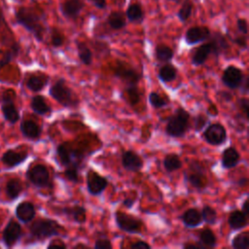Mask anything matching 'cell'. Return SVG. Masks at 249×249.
Returning <instances> with one entry per match:
<instances>
[{
	"mask_svg": "<svg viewBox=\"0 0 249 249\" xmlns=\"http://www.w3.org/2000/svg\"><path fill=\"white\" fill-rule=\"evenodd\" d=\"M16 21L42 42L46 31V15L38 7H19L15 14Z\"/></svg>",
	"mask_w": 249,
	"mask_h": 249,
	"instance_id": "1",
	"label": "cell"
},
{
	"mask_svg": "<svg viewBox=\"0 0 249 249\" xmlns=\"http://www.w3.org/2000/svg\"><path fill=\"white\" fill-rule=\"evenodd\" d=\"M190 127V114L184 108L179 107L167 120L165 133L174 138L183 137Z\"/></svg>",
	"mask_w": 249,
	"mask_h": 249,
	"instance_id": "2",
	"label": "cell"
},
{
	"mask_svg": "<svg viewBox=\"0 0 249 249\" xmlns=\"http://www.w3.org/2000/svg\"><path fill=\"white\" fill-rule=\"evenodd\" d=\"M50 95L60 105L66 108H76L79 105V99L75 92L67 86L63 78L58 79L50 88Z\"/></svg>",
	"mask_w": 249,
	"mask_h": 249,
	"instance_id": "3",
	"label": "cell"
},
{
	"mask_svg": "<svg viewBox=\"0 0 249 249\" xmlns=\"http://www.w3.org/2000/svg\"><path fill=\"white\" fill-rule=\"evenodd\" d=\"M60 225L51 219L36 220L30 227V234L36 239H45L60 234Z\"/></svg>",
	"mask_w": 249,
	"mask_h": 249,
	"instance_id": "4",
	"label": "cell"
},
{
	"mask_svg": "<svg viewBox=\"0 0 249 249\" xmlns=\"http://www.w3.org/2000/svg\"><path fill=\"white\" fill-rule=\"evenodd\" d=\"M27 179L37 188H50L52 186L48 168L43 164H35L26 172Z\"/></svg>",
	"mask_w": 249,
	"mask_h": 249,
	"instance_id": "5",
	"label": "cell"
},
{
	"mask_svg": "<svg viewBox=\"0 0 249 249\" xmlns=\"http://www.w3.org/2000/svg\"><path fill=\"white\" fill-rule=\"evenodd\" d=\"M115 222L117 227L127 233H139L142 230V222L134 216L117 211L115 212Z\"/></svg>",
	"mask_w": 249,
	"mask_h": 249,
	"instance_id": "6",
	"label": "cell"
},
{
	"mask_svg": "<svg viewBox=\"0 0 249 249\" xmlns=\"http://www.w3.org/2000/svg\"><path fill=\"white\" fill-rule=\"evenodd\" d=\"M114 76L123 81L125 86L137 85L141 79V74L137 70L123 61H117Z\"/></svg>",
	"mask_w": 249,
	"mask_h": 249,
	"instance_id": "7",
	"label": "cell"
},
{
	"mask_svg": "<svg viewBox=\"0 0 249 249\" xmlns=\"http://www.w3.org/2000/svg\"><path fill=\"white\" fill-rule=\"evenodd\" d=\"M203 138L212 146H220L227 141L228 134L223 124L220 123H213L203 131Z\"/></svg>",
	"mask_w": 249,
	"mask_h": 249,
	"instance_id": "8",
	"label": "cell"
},
{
	"mask_svg": "<svg viewBox=\"0 0 249 249\" xmlns=\"http://www.w3.org/2000/svg\"><path fill=\"white\" fill-rule=\"evenodd\" d=\"M56 154L60 162L64 166H78L81 164L83 155L77 151L72 150L66 144H60L56 148Z\"/></svg>",
	"mask_w": 249,
	"mask_h": 249,
	"instance_id": "9",
	"label": "cell"
},
{
	"mask_svg": "<svg viewBox=\"0 0 249 249\" xmlns=\"http://www.w3.org/2000/svg\"><path fill=\"white\" fill-rule=\"evenodd\" d=\"M189 172L185 173L187 181L191 184L192 187L197 190H201L204 188L206 184L205 172L202 165L198 162H193L190 164Z\"/></svg>",
	"mask_w": 249,
	"mask_h": 249,
	"instance_id": "10",
	"label": "cell"
},
{
	"mask_svg": "<svg viewBox=\"0 0 249 249\" xmlns=\"http://www.w3.org/2000/svg\"><path fill=\"white\" fill-rule=\"evenodd\" d=\"M243 78H244V75L241 69H239L236 66L230 65L224 69V72L222 75V82L229 89H239L243 81Z\"/></svg>",
	"mask_w": 249,
	"mask_h": 249,
	"instance_id": "11",
	"label": "cell"
},
{
	"mask_svg": "<svg viewBox=\"0 0 249 249\" xmlns=\"http://www.w3.org/2000/svg\"><path fill=\"white\" fill-rule=\"evenodd\" d=\"M211 35V31L207 26L196 25L190 27L185 33V41L189 46L204 42L208 40Z\"/></svg>",
	"mask_w": 249,
	"mask_h": 249,
	"instance_id": "12",
	"label": "cell"
},
{
	"mask_svg": "<svg viewBox=\"0 0 249 249\" xmlns=\"http://www.w3.org/2000/svg\"><path fill=\"white\" fill-rule=\"evenodd\" d=\"M108 186V181L105 177L99 175L97 172L90 170L87 176V189L91 196H98L102 194Z\"/></svg>",
	"mask_w": 249,
	"mask_h": 249,
	"instance_id": "13",
	"label": "cell"
},
{
	"mask_svg": "<svg viewBox=\"0 0 249 249\" xmlns=\"http://www.w3.org/2000/svg\"><path fill=\"white\" fill-rule=\"evenodd\" d=\"M122 165L127 171L137 172L143 167V160L138 154L128 150L122 154Z\"/></svg>",
	"mask_w": 249,
	"mask_h": 249,
	"instance_id": "14",
	"label": "cell"
},
{
	"mask_svg": "<svg viewBox=\"0 0 249 249\" xmlns=\"http://www.w3.org/2000/svg\"><path fill=\"white\" fill-rule=\"evenodd\" d=\"M84 7L85 4L83 0H66L60 4L59 9L64 18L68 19H75L80 15Z\"/></svg>",
	"mask_w": 249,
	"mask_h": 249,
	"instance_id": "15",
	"label": "cell"
},
{
	"mask_svg": "<svg viewBox=\"0 0 249 249\" xmlns=\"http://www.w3.org/2000/svg\"><path fill=\"white\" fill-rule=\"evenodd\" d=\"M2 113L4 115V118L11 124H15L19 119V113L15 106V103L8 91L3 95V102H2Z\"/></svg>",
	"mask_w": 249,
	"mask_h": 249,
	"instance_id": "16",
	"label": "cell"
},
{
	"mask_svg": "<svg viewBox=\"0 0 249 249\" xmlns=\"http://www.w3.org/2000/svg\"><path fill=\"white\" fill-rule=\"evenodd\" d=\"M21 236V227L16 221L11 220L3 231V240L6 246H13Z\"/></svg>",
	"mask_w": 249,
	"mask_h": 249,
	"instance_id": "17",
	"label": "cell"
},
{
	"mask_svg": "<svg viewBox=\"0 0 249 249\" xmlns=\"http://www.w3.org/2000/svg\"><path fill=\"white\" fill-rule=\"evenodd\" d=\"M208 40L212 45V53L215 55L223 54L229 50L228 41L221 32L211 33Z\"/></svg>",
	"mask_w": 249,
	"mask_h": 249,
	"instance_id": "18",
	"label": "cell"
},
{
	"mask_svg": "<svg viewBox=\"0 0 249 249\" xmlns=\"http://www.w3.org/2000/svg\"><path fill=\"white\" fill-rule=\"evenodd\" d=\"M35 207L29 201H22L16 208V216L22 223H28L35 217Z\"/></svg>",
	"mask_w": 249,
	"mask_h": 249,
	"instance_id": "19",
	"label": "cell"
},
{
	"mask_svg": "<svg viewBox=\"0 0 249 249\" xmlns=\"http://www.w3.org/2000/svg\"><path fill=\"white\" fill-rule=\"evenodd\" d=\"M239 160H240V155L234 147L230 146L224 150L222 154V160H221L223 168H226V169L233 168L234 166L237 165Z\"/></svg>",
	"mask_w": 249,
	"mask_h": 249,
	"instance_id": "20",
	"label": "cell"
},
{
	"mask_svg": "<svg viewBox=\"0 0 249 249\" xmlns=\"http://www.w3.org/2000/svg\"><path fill=\"white\" fill-rule=\"evenodd\" d=\"M211 53H212V45L208 41L207 43L200 45L199 47H197L195 50V52L192 55V63L196 66L202 65L208 58L209 54H211Z\"/></svg>",
	"mask_w": 249,
	"mask_h": 249,
	"instance_id": "21",
	"label": "cell"
},
{
	"mask_svg": "<svg viewBox=\"0 0 249 249\" xmlns=\"http://www.w3.org/2000/svg\"><path fill=\"white\" fill-rule=\"evenodd\" d=\"M61 213L65 215L68 219H71L73 222L78 224H83L87 220L86 209L83 206L75 205L71 207H63L61 209Z\"/></svg>",
	"mask_w": 249,
	"mask_h": 249,
	"instance_id": "22",
	"label": "cell"
},
{
	"mask_svg": "<svg viewBox=\"0 0 249 249\" xmlns=\"http://www.w3.org/2000/svg\"><path fill=\"white\" fill-rule=\"evenodd\" d=\"M28 155L26 152H16L14 150H8L2 156V161L9 167H14L27 159Z\"/></svg>",
	"mask_w": 249,
	"mask_h": 249,
	"instance_id": "23",
	"label": "cell"
},
{
	"mask_svg": "<svg viewBox=\"0 0 249 249\" xmlns=\"http://www.w3.org/2000/svg\"><path fill=\"white\" fill-rule=\"evenodd\" d=\"M181 220H182L184 226L187 228H190V229L196 228V227L200 226V224L202 223L200 212L196 208L187 209L183 213Z\"/></svg>",
	"mask_w": 249,
	"mask_h": 249,
	"instance_id": "24",
	"label": "cell"
},
{
	"mask_svg": "<svg viewBox=\"0 0 249 249\" xmlns=\"http://www.w3.org/2000/svg\"><path fill=\"white\" fill-rule=\"evenodd\" d=\"M247 215L241 210L232 211L228 219L229 226L232 231H238L247 226Z\"/></svg>",
	"mask_w": 249,
	"mask_h": 249,
	"instance_id": "25",
	"label": "cell"
},
{
	"mask_svg": "<svg viewBox=\"0 0 249 249\" xmlns=\"http://www.w3.org/2000/svg\"><path fill=\"white\" fill-rule=\"evenodd\" d=\"M20 131L29 139H37L42 133L41 127L31 120H25L20 124Z\"/></svg>",
	"mask_w": 249,
	"mask_h": 249,
	"instance_id": "26",
	"label": "cell"
},
{
	"mask_svg": "<svg viewBox=\"0 0 249 249\" xmlns=\"http://www.w3.org/2000/svg\"><path fill=\"white\" fill-rule=\"evenodd\" d=\"M125 18L131 22L140 23L144 19V11L142 9L141 4L134 2L130 3L125 11Z\"/></svg>",
	"mask_w": 249,
	"mask_h": 249,
	"instance_id": "27",
	"label": "cell"
},
{
	"mask_svg": "<svg viewBox=\"0 0 249 249\" xmlns=\"http://www.w3.org/2000/svg\"><path fill=\"white\" fill-rule=\"evenodd\" d=\"M108 25L114 30H121L126 25L125 15L122 11H113L107 17Z\"/></svg>",
	"mask_w": 249,
	"mask_h": 249,
	"instance_id": "28",
	"label": "cell"
},
{
	"mask_svg": "<svg viewBox=\"0 0 249 249\" xmlns=\"http://www.w3.org/2000/svg\"><path fill=\"white\" fill-rule=\"evenodd\" d=\"M49 82V78L45 75H32L28 78L27 82H26V87L34 91V92H38L41 91L48 84Z\"/></svg>",
	"mask_w": 249,
	"mask_h": 249,
	"instance_id": "29",
	"label": "cell"
},
{
	"mask_svg": "<svg viewBox=\"0 0 249 249\" xmlns=\"http://www.w3.org/2000/svg\"><path fill=\"white\" fill-rule=\"evenodd\" d=\"M30 106L34 113L41 116L47 115L52 111L51 107L48 105V103L42 95H35L34 97H32Z\"/></svg>",
	"mask_w": 249,
	"mask_h": 249,
	"instance_id": "30",
	"label": "cell"
},
{
	"mask_svg": "<svg viewBox=\"0 0 249 249\" xmlns=\"http://www.w3.org/2000/svg\"><path fill=\"white\" fill-rule=\"evenodd\" d=\"M155 56L160 62H169L174 56V52L170 47L159 44L155 49Z\"/></svg>",
	"mask_w": 249,
	"mask_h": 249,
	"instance_id": "31",
	"label": "cell"
},
{
	"mask_svg": "<svg viewBox=\"0 0 249 249\" xmlns=\"http://www.w3.org/2000/svg\"><path fill=\"white\" fill-rule=\"evenodd\" d=\"M159 79L163 83H169L177 77V69L174 65L170 63H166L162 65L158 73Z\"/></svg>",
	"mask_w": 249,
	"mask_h": 249,
	"instance_id": "32",
	"label": "cell"
},
{
	"mask_svg": "<svg viewBox=\"0 0 249 249\" xmlns=\"http://www.w3.org/2000/svg\"><path fill=\"white\" fill-rule=\"evenodd\" d=\"M198 239L203 248L204 247L214 248L217 246L216 235L210 229H204L200 231L198 233Z\"/></svg>",
	"mask_w": 249,
	"mask_h": 249,
	"instance_id": "33",
	"label": "cell"
},
{
	"mask_svg": "<svg viewBox=\"0 0 249 249\" xmlns=\"http://www.w3.org/2000/svg\"><path fill=\"white\" fill-rule=\"evenodd\" d=\"M162 165L167 172H173L182 166V161L178 155L167 154L162 160Z\"/></svg>",
	"mask_w": 249,
	"mask_h": 249,
	"instance_id": "34",
	"label": "cell"
},
{
	"mask_svg": "<svg viewBox=\"0 0 249 249\" xmlns=\"http://www.w3.org/2000/svg\"><path fill=\"white\" fill-rule=\"evenodd\" d=\"M76 46L80 60L85 65H90L92 62V53L89 50V48L84 42L81 41H76Z\"/></svg>",
	"mask_w": 249,
	"mask_h": 249,
	"instance_id": "35",
	"label": "cell"
},
{
	"mask_svg": "<svg viewBox=\"0 0 249 249\" xmlns=\"http://www.w3.org/2000/svg\"><path fill=\"white\" fill-rule=\"evenodd\" d=\"M22 190L21 183L18 179H11L6 185V194L10 199H16Z\"/></svg>",
	"mask_w": 249,
	"mask_h": 249,
	"instance_id": "36",
	"label": "cell"
},
{
	"mask_svg": "<svg viewBox=\"0 0 249 249\" xmlns=\"http://www.w3.org/2000/svg\"><path fill=\"white\" fill-rule=\"evenodd\" d=\"M193 10H194V3L192 2V0H185L177 12V17L180 19V21L186 22L191 18L193 14Z\"/></svg>",
	"mask_w": 249,
	"mask_h": 249,
	"instance_id": "37",
	"label": "cell"
},
{
	"mask_svg": "<svg viewBox=\"0 0 249 249\" xmlns=\"http://www.w3.org/2000/svg\"><path fill=\"white\" fill-rule=\"evenodd\" d=\"M233 249H248L249 248V233L247 231L238 233L231 240Z\"/></svg>",
	"mask_w": 249,
	"mask_h": 249,
	"instance_id": "38",
	"label": "cell"
},
{
	"mask_svg": "<svg viewBox=\"0 0 249 249\" xmlns=\"http://www.w3.org/2000/svg\"><path fill=\"white\" fill-rule=\"evenodd\" d=\"M200 215L202 221L208 225H214L217 222V212L213 207L209 205H204L202 207Z\"/></svg>",
	"mask_w": 249,
	"mask_h": 249,
	"instance_id": "39",
	"label": "cell"
},
{
	"mask_svg": "<svg viewBox=\"0 0 249 249\" xmlns=\"http://www.w3.org/2000/svg\"><path fill=\"white\" fill-rule=\"evenodd\" d=\"M125 93L127 94L129 103L131 106H135L139 103L140 101V91L137 87V85H128L125 86L124 89Z\"/></svg>",
	"mask_w": 249,
	"mask_h": 249,
	"instance_id": "40",
	"label": "cell"
},
{
	"mask_svg": "<svg viewBox=\"0 0 249 249\" xmlns=\"http://www.w3.org/2000/svg\"><path fill=\"white\" fill-rule=\"evenodd\" d=\"M148 100H149V103L151 104V106L155 109H160L162 107H165L168 103L167 99L162 97L157 91H151L148 96Z\"/></svg>",
	"mask_w": 249,
	"mask_h": 249,
	"instance_id": "41",
	"label": "cell"
},
{
	"mask_svg": "<svg viewBox=\"0 0 249 249\" xmlns=\"http://www.w3.org/2000/svg\"><path fill=\"white\" fill-rule=\"evenodd\" d=\"M18 51H19V46L18 43H15L11 48L10 50H8L5 54L3 55V57L0 59V69L3 68L4 66H6L7 64H9L12 59L18 55Z\"/></svg>",
	"mask_w": 249,
	"mask_h": 249,
	"instance_id": "42",
	"label": "cell"
},
{
	"mask_svg": "<svg viewBox=\"0 0 249 249\" xmlns=\"http://www.w3.org/2000/svg\"><path fill=\"white\" fill-rule=\"evenodd\" d=\"M51 43H52L53 47H54V48H58V47L62 46L63 43H64V36H63V34L58 29H56V28H53L52 29Z\"/></svg>",
	"mask_w": 249,
	"mask_h": 249,
	"instance_id": "43",
	"label": "cell"
},
{
	"mask_svg": "<svg viewBox=\"0 0 249 249\" xmlns=\"http://www.w3.org/2000/svg\"><path fill=\"white\" fill-rule=\"evenodd\" d=\"M209 123V119L203 115V114H197L195 118H194V128L196 132H199L200 130H202L205 125Z\"/></svg>",
	"mask_w": 249,
	"mask_h": 249,
	"instance_id": "44",
	"label": "cell"
},
{
	"mask_svg": "<svg viewBox=\"0 0 249 249\" xmlns=\"http://www.w3.org/2000/svg\"><path fill=\"white\" fill-rule=\"evenodd\" d=\"M79 170L80 167L78 166H66V169L64 171V175L67 180L73 183L79 182Z\"/></svg>",
	"mask_w": 249,
	"mask_h": 249,
	"instance_id": "45",
	"label": "cell"
},
{
	"mask_svg": "<svg viewBox=\"0 0 249 249\" xmlns=\"http://www.w3.org/2000/svg\"><path fill=\"white\" fill-rule=\"evenodd\" d=\"M95 249H112L113 245L108 238H98L94 243Z\"/></svg>",
	"mask_w": 249,
	"mask_h": 249,
	"instance_id": "46",
	"label": "cell"
},
{
	"mask_svg": "<svg viewBox=\"0 0 249 249\" xmlns=\"http://www.w3.org/2000/svg\"><path fill=\"white\" fill-rule=\"evenodd\" d=\"M236 26H237V29L238 31L243 34V35H247L248 33V23H247V20L245 18H238L237 21H236Z\"/></svg>",
	"mask_w": 249,
	"mask_h": 249,
	"instance_id": "47",
	"label": "cell"
},
{
	"mask_svg": "<svg viewBox=\"0 0 249 249\" xmlns=\"http://www.w3.org/2000/svg\"><path fill=\"white\" fill-rule=\"evenodd\" d=\"M239 109L242 111L245 119H248V109H249V101L247 98H241L238 100Z\"/></svg>",
	"mask_w": 249,
	"mask_h": 249,
	"instance_id": "48",
	"label": "cell"
},
{
	"mask_svg": "<svg viewBox=\"0 0 249 249\" xmlns=\"http://www.w3.org/2000/svg\"><path fill=\"white\" fill-rule=\"evenodd\" d=\"M233 43H235L239 48L241 49H247V38L245 35H240V36H236L234 39H232Z\"/></svg>",
	"mask_w": 249,
	"mask_h": 249,
	"instance_id": "49",
	"label": "cell"
},
{
	"mask_svg": "<svg viewBox=\"0 0 249 249\" xmlns=\"http://www.w3.org/2000/svg\"><path fill=\"white\" fill-rule=\"evenodd\" d=\"M130 248H131V249H142V248H144V249H150V248H151V245L148 244V243H147L146 241H144V240H138V241L132 243V244L130 245Z\"/></svg>",
	"mask_w": 249,
	"mask_h": 249,
	"instance_id": "50",
	"label": "cell"
},
{
	"mask_svg": "<svg viewBox=\"0 0 249 249\" xmlns=\"http://www.w3.org/2000/svg\"><path fill=\"white\" fill-rule=\"evenodd\" d=\"M248 87H249V78H248V76H244L243 81H242L239 88H240L242 92L246 93V92H248Z\"/></svg>",
	"mask_w": 249,
	"mask_h": 249,
	"instance_id": "51",
	"label": "cell"
},
{
	"mask_svg": "<svg viewBox=\"0 0 249 249\" xmlns=\"http://www.w3.org/2000/svg\"><path fill=\"white\" fill-rule=\"evenodd\" d=\"M90 3H92L96 8L98 9H104L106 7V0H89Z\"/></svg>",
	"mask_w": 249,
	"mask_h": 249,
	"instance_id": "52",
	"label": "cell"
},
{
	"mask_svg": "<svg viewBox=\"0 0 249 249\" xmlns=\"http://www.w3.org/2000/svg\"><path fill=\"white\" fill-rule=\"evenodd\" d=\"M219 96H220V98H221L222 100L227 101V102H229V101H231V100L232 99L231 93H230V92H228V91H221V92L219 93Z\"/></svg>",
	"mask_w": 249,
	"mask_h": 249,
	"instance_id": "53",
	"label": "cell"
},
{
	"mask_svg": "<svg viewBox=\"0 0 249 249\" xmlns=\"http://www.w3.org/2000/svg\"><path fill=\"white\" fill-rule=\"evenodd\" d=\"M134 202H135V200L131 197H126V198L123 199V205L126 208H131L133 206Z\"/></svg>",
	"mask_w": 249,
	"mask_h": 249,
	"instance_id": "54",
	"label": "cell"
},
{
	"mask_svg": "<svg viewBox=\"0 0 249 249\" xmlns=\"http://www.w3.org/2000/svg\"><path fill=\"white\" fill-rule=\"evenodd\" d=\"M66 248V245L62 242V241H55V242H52L48 245V248Z\"/></svg>",
	"mask_w": 249,
	"mask_h": 249,
	"instance_id": "55",
	"label": "cell"
},
{
	"mask_svg": "<svg viewBox=\"0 0 249 249\" xmlns=\"http://www.w3.org/2000/svg\"><path fill=\"white\" fill-rule=\"evenodd\" d=\"M241 211L243 213H245L247 216L249 215V202H248V198L246 197L242 203V206H241Z\"/></svg>",
	"mask_w": 249,
	"mask_h": 249,
	"instance_id": "56",
	"label": "cell"
},
{
	"mask_svg": "<svg viewBox=\"0 0 249 249\" xmlns=\"http://www.w3.org/2000/svg\"><path fill=\"white\" fill-rule=\"evenodd\" d=\"M202 246L200 245H197V244H194V243H186L183 245V248L184 249H199L201 248ZM203 248V247H202Z\"/></svg>",
	"mask_w": 249,
	"mask_h": 249,
	"instance_id": "57",
	"label": "cell"
},
{
	"mask_svg": "<svg viewBox=\"0 0 249 249\" xmlns=\"http://www.w3.org/2000/svg\"><path fill=\"white\" fill-rule=\"evenodd\" d=\"M247 183H248V179H247L246 177H243V178H240V179L238 180L237 185H238L239 187H245V186L247 185Z\"/></svg>",
	"mask_w": 249,
	"mask_h": 249,
	"instance_id": "58",
	"label": "cell"
},
{
	"mask_svg": "<svg viewBox=\"0 0 249 249\" xmlns=\"http://www.w3.org/2000/svg\"><path fill=\"white\" fill-rule=\"evenodd\" d=\"M3 21H4V15H3V11H2V9L0 7V25L2 24Z\"/></svg>",
	"mask_w": 249,
	"mask_h": 249,
	"instance_id": "59",
	"label": "cell"
},
{
	"mask_svg": "<svg viewBox=\"0 0 249 249\" xmlns=\"http://www.w3.org/2000/svg\"><path fill=\"white\" fill-rule=\"evenodd\" d=\"M172 1H174V2H179L180 0H172Z\"/></svg>",
	"mask_w": 249,
	"mask_h": 249,
	"instance_id": "60",
	"label": "cell"
}]
</instances>
